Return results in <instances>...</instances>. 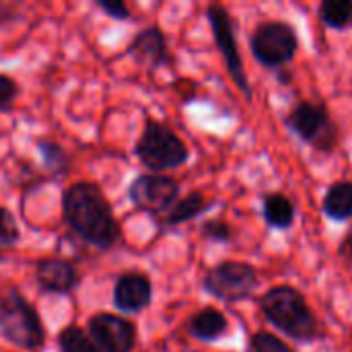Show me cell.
<instances>
[{"instance_id":"6da1fadb","label":"cell","mask_w":352,"mask_h":352,"mask_svg":"<svg viewBox=\"0 0 352 352\" xmlns=\"http://www.w3.org/2000/svg\"><path fill=\"white\" fill-rule=\"evenodd\" d=\"M62 219L87 245L111 252L122 241V227L109 200L95 182H74L62 194Z\"/></svg>"},{"instance_id":"7a4b0ae2","label":"cell","mask_w":352,"mask_h":352,"mask_svg":"<svg viewBox=\"0 0 352 352\" xmlns=\"http://www.w3.org/2000/svg\"><path fill=\"white\" fill-rule=\"evenodd\" d=\"M258 307L268 326L289 336L293 342L311 344L322 340L324 326L305 295L291 285H276L258 297Z\"/></svg>"},{"instance_id":"3957f363","label":"cell","mask_w":352,"mask_h":352,"mask_svg":"<svg viewBox=\"0 0 352 352\" xmlns=\"http://www.w3.org/2000/svg\"><path fill=\"white\" fill-rule=\"evenodd\" d=\"M0 336L19 351L39 352L45 346L43 322L14 285L0 289Z\"/></svg>"},{"instance_id":"277c9868","label":"cell","mask_w":352,"mask_h":352,"mask_svg":"<svg viewBox=\"0 0 352 352\" xmlns=\"http://www.w3.org/2000/svg\"><path fill=\"white\" fill-rule=\"evenodd\" d=\"M146 173H165L190 161L188 144L163 122L146 118L142 132L132 148Z\"/></svg>"},{"instance_id":"5b68a950","label":"cell","mask_w":352,"mask_h":352,"mask_svg":"<svg viewBox=\"0 0 352 352\" xmlns=\"http://www.w3.org/2000/svg\"><path fill=\"white\" fill-rule=\"evenodd\" d=\"M287 128L314 151L332 155L340 146V126L332 118L326 103H316L301 99L285 118Z\"/></svg>"},{"instance_id":"8992f818","label":"cell","mask_w":352,"mask_h":352,"mask_svg":"<svg viewBox=\"0 0 352 352\" xmlns=\"http://www.w3.org/2000/svg\"><path fill=\"white\" fill-rule=\"evenodd\" d=\"M260 287L258 270L248 262L223 260L210 270H206L202 278V289L223 303H243L250 301Z\"/></svg>"},{"instance_id":"52a82bcc","label":"cell","mask_w":352,"mask_h":352,"mask_svg":"<svg viewBox=\"0 0 352 352\" xmlns=\"http://www.w3.org/2000/svg\"><path fill=\"white\" fill-rule=\"evenodd\" d=\"M250 50L264 68L278 70L293 62L299 50V37L295 27L285 21H264L254 29Z\"/></svg>"},{"instance_id":"ba28073f","label":"cell","mask_w":352,"mask_h":352,"mask_svg":"<svg viewBox=\"0 0 352 352\" xmlns=\"http://www.w3.org/2000/svg\"><path fill=\"white\" fill-rule=\"evenodd\" d=\"M179 182L167 173H140L128 186L130 204L153 221L163 217L179 200Z\"/></svg>"},{"instance_id":"9c48e42d","label":"cell","mask_w":352,"mask_h":352,"mask_svg":"<svg viewBox=\"0 0 352 352\" xmlns=\"http://www.w3.org/2000/svg\"><path fill=\"white\" fill-rule=\"evenodd\" d=\"M206 19L212 31V39L221 52V58L227 66L229 76L233 78L235 87L248 97L252 99V85L248 78V72L243 68V60L239 54V45H237V37H235V27H233V19L229 14V10L221 4H210L206 8Z\"/></svg>"},{"instance_id":"30bf717a","label":"cell","mask_w":352,"mask_h":352,"mask_svg":"<svg viewBox=\"0 0 352 352\" xmlns=\"http://www.w3.org/2000/svg\"><path fill=\"white\" fill-rule=\"evenodd\" d=\"M87 332L103 352H134L138 344L136 324L120 314L99 311L91 316Z\"/></svg>"},{"instance_id":"8fae6325","label":"cell","mask_w":352,"mask_h":352,"mask_svg":"<svg viewBox=\"0 0 352 352\" xmlns=\"http://www.w3.org/2000/svg\"><path fill=\"white\" fill-rule=\"evenodd\" d=\"M33 276L37 287L50 295H72L82 283L80 270L60 256L39 258L33 266Z\"/></svg>"},{"instance_id":"7c38bea8","label":"cell","mask_w":352,"mask_h":352,"mask_svg":"<svg viewBox=\"0 0 352 352\" xmlns=\"http://www.w3.org/2000/svg\"><path fill=\"white\" fill-rule=\"evenodd\" d=\"M128 56L138 66L148 70L173 64V54L169 50L167 35L157 25H148L132 37V41L128 43Z\"/></svg>"},{"instance_id":"4fadbf2b","label":"cell","mask_w":352,"mask_h":352,"mask_svg":"<svg viewBox=\"0 0 352 352\" xmlns=\"http://www.w3.org/2000/svg\"><path fill=\"white\" fill-rule=\"evenodd\" d=\"M113 305L122 314H140L153 303V280L140 270L122 272L113 285Z\"/></svg>"},{"instance_id":"5bb4252c","label":"cell","mask_w":352,"mask_h":352,"mask_svg":"<svg viewBox=\"0 0 352 352\" xmlns=\"http://www.w3.org/2000/svg\"><path fill=\"white\" fill-rule=\"evenodd\" d=\"M217 202L206 200V196L202 192H190L184 198H179L163 217L155 219V225L159 231H171L179 225H186L194 219H198L200 214L208 212Z\"/></svg>"},{"instance_id":"9a60e30c","label":"cell","mask_w":352,"mask_h":352,"mask_svg":"<svg viewBox=\"0 0 352 352\" xmlns=\"http://www.w3.org/2000/svg\"><path fill=\"white\" fill-rule=\"evenodd\" d=\"M229 332V320L227 316L212 307L206 305L198 309L190 320H188V334L198 340V342H217Z\"/></svg>"},{"instance_id":"2e32d148","label":"cell","mask_w":352,"mask_h":352,"mask_svg":"<svg viewBox=\"0 0 352 352\" xmlns=\"http://www.w3.org/2000/svg\"><path fill=\"white\" fill-rule=\"evenodd\" d=\"M262 217H264V223L270 229L289 231L295 225L297 206H295V202L287 194H283V192H270L262 200Z\"/></svg>"},{"instance_id":"e0dca14e","label":"cell","mask_w":352,"mask_h":352,"mask_svg":"<svg viewBox=\"0 0 352 352\" xmlns=\"http://www.w3.org/2000/svg\"><path fill=\"white\" fill-rule=\"evenodd\" d=\"M322 212L334 223L352 221V179L334 182L326 190L322 200Z\"/></svg>"},{"instance_id":"ac0fdd59","label":"cell","mask_w":352,"mask_h":352,"mask_svg":"<svg viewBox=\"0 0 352 352\" xmlns=\"http://www.w3.org/2000/svg\"><path fill=\"white\" fill-rule=\"evenodd\" d=\"M35 148L41 157V167L50 175V179H56V177H62L68 173L70 157L62 144H58L56 140H50V138H37Z\"/></svg>"},{"instance_id":"d6986e66","label":"cell","mask_w":352,"mask_h":352,"mask_svg":"<svg viewBox=\"0 0 352 352\" xmlns=\"http://www.w3.org/2000/svg\"><path fill=\"white\" fill-rule=\"evenodd\" d=\"M318 16L324 27L346 31L352 27V0H324L318 8Z\"/></svg>"},{"instance_id":"ffe728a7","label":"cell","mask_w":352,"mask_h":352,"mask_svg":"<svg viewBox=\"0 0 352 352\" xmlns=\"http://www.w3.org/2000/svg\"><path fill=\"white\" fill-rule=\"evenodd\" d=\"M58 351L60 352H103L97 342L76 324H70L58 334Z\"/></svg>"},{"instance_id":"44dd1931","label":"cell","mask_w":352,"mask_h":352,"mask_svg":"<svg viewBox=\"0 0 352 352\" xmlns=\"http://www.w3.org/2000/svg\"><path fill=\"white\" fill-rule=\"evenodd\" d=\"M19 241H21V229L16 225L14 214L6 206H0V264L6 260L8 252Z\"/></svg>"},{"instance_id":"7402d4cb","label":"cell","mask_w":352,"mask_h":352,"mask_svg":"<svg viewBox=\"0 0 352 352\" xmlns=\"http://www.w3.org/2000/svg\"><path fill=\"white\" fill-rule=\"evenodd\" d=\"M250 352H295L283 338H278L272 332H256L250 336L248 342Z\"/></svg>"},{"instance_id":"603a6c76","label":"cell","mask_w":352,"mask_h":352,"mask_svg":"<svg viewBox=\"0 0 352 352\" xmlns=\"http://www.w3.org/2000/svg\"><path fill=\"white\" fill-rule=\"evenodd\" d=\"M200 235L212 243H229L233 239V229L223 219H210L200 227Z\"/></svg>"},{"instance_id":"cb8c5ba5","label":"cell","mask_w":352,"mask_h":352,"mask_svg":"<svg viewBox=\"0 0 352 352\" xmlns=\"http://www.w3.org/2000/svg\"><path fill=\"white\" fill-rule=\"evenodd\" d=\"M19 93H21L19 82H16L10 74L0 72V113H8V111H12V107H14V103H16Z\"/></svg>"},{"instance_id":"d4e9b609","label":"cell","mask_w":352,"mask_h":352,"mask_svg":"<svg viewBox=\"0 0 352 352\" xmlns=\"http://www.w3.org/2000/svg\"><path fill=\"white\" fill-rule=\"evenodd\" d=\"M95 6L99 10H103L109 19H116V21H130L132 19L130 8L122 0H97Z\"/></svg>"},{"instance_id":"484cf974","label":"cell","mask_w":352,"mask_h":352,"mask_svg":"<svg viewBox=\"0 0 352 352\" xmlns=\"http://www.w3.org/2000/svg\"><path fill=\"white\" fill-rule=\"evenodd\" d=\"M21 14V4L14 2H0V27H6L14 21H19Z\"/></svg>"},{"instance_id":"4316f807","label":"cell","mask_w":352,"mask_h":352,"mask_svg":"<svg viewBox=\"0 0 352 352\" xmlns=\"http://www.w3.org/2000/svg\"><path fill=\"white\" fill-rule=\"evenodd\" d=\"M338 256L352 266V225L349 227V231H346V235L342 237V241H340V245H338Z\"/></svg>"}]
</instances>
